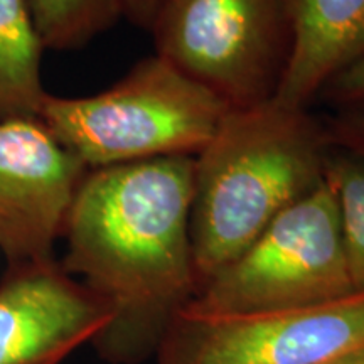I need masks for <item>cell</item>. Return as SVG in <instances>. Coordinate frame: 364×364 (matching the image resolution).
<instances>
[{
	"mask_svg": "<svg viewBox=\"0 0 364 364\" xmlns=\"http://www.w3.org/2000/svg\"><path fill=\"white\" fill-rule=\"evenodd\" d=\"M332 147L309 108H231L194 156L191 248L198 289L326 179Z\"/></svg>",
	"mask_w": 364,
	"mask_h": 364,
	"instance_id": "2",
	"label": "cell"
},
{
	"mask_svg": "<svg viewBox=\"0 0 364 364\" xmlns=\"http://www.w3.org/2000/svg\"><path fill=\"white\" fill-rule=\"evenodd\" d=\"M364 348V292L284 311L209 314L184 307L159 364H324Z\"/></svg>",
	"mask_w": 364,
	"mask_h": 364,
	"instance_id": "6",
	"label": "cell"
},
{
	"mask_svg": "<svg viewBox=\"0 0 364 364\" xmlns=\"http://www.w3.org/2000/svg\"><path fill=\"white\" fill-rule=\"evenodd\" d=\"M322 97L353 112L364 110V56L332 78Z\"/></svg>",
	"mask_w": 364,
	"mask_h": 364,
	"instance_id": "13",
	"label": "cell"
},
{
	"mask_svg": "<svg viewBox=\"0 0 364 364\" xmlns=\"http://www.w3.org/2000/svg\"><path fill=\"white\" fill-rule=\"evenodd\" d=\"M295 0H167L156 54L231 108L275 98L294 46Z\"/></svg>",
	"mask_w": 364,
	"mask_h": 364,
	"instance_id": "5",
	"label": "cell"
},
{
	"mask_svg": "<svg viewBox=\"0 0 364 364\" xmlns=\"http://www.w3.org/2000/svg\"><path fill=\"white\" fill-rule=\"evenodd\" d=\"M364 56V0H295L294 46L277 102L309 108L327 83Z\"/></svg>",
	"mask_w": 364,
	"mask_h": 364,
	"instance_id": "9",
	"label": "cell"
},
{
	"mask_svg": "<svg viewBox=\"0 0 364 364\" xmlns=\"http://www.w3.org/2000/svg\"><path fill=\"white\" fill-rule=\"evenodd\" d=\"M324 364H364V348L341 354V356L331 359Z\"/></svg>",
	"mask_w": 364,
	"mask_h": 364,
	"instance_id": "16",
	"label": "cell"
},
{
	"mask_svg": "<svg viewBox=\"0 0 364 364\" xmlns=\"http://www.w3.org/2000/svg\"><path fill=\"white\" fill-rule=\"evenodd\" d=\"M230 110L211 90L154 54L102 93H48L38 118L88 169H102L198 156Z\"/></svg>",
	"mask_w": 364,
	"mask_h": 364,
	"instance_id": "3",
	"label": "cell"
},
{
	"mask_svg": "<svg viewBox=\"0 0 364 364\" xmlns=\"http://www.w3.org/2000/svg\"><path fill=\"white\" fill-rule=\"evenodd\" d=\"M112 317L54 258L9 265L0 280V364H61L93 344Z\"/></svg>",
	"mask_w": 364,
	"mask_h": 364,
	"instance_id": "8",
	"label": "cell"
},
{
	"mask_svg": "<svg viewBox=\"0 0 364 364\" xmlns=\"http://www.w3.org/2000/svg\"><path fill=\"white\" fill-rule=\"evenodd\" d=\"M324 125L332 144L339 147L364 154V113H341L334 118H326Z\"/></svg>",
	"mask_w": 364,
	"mask_h": 364,
	"instance_id": "14",
	"label": "cell"
},
{
	"mask_svg": "<svg viewBox=\"0 0 364 364\" xmlns=\"http://www.w3.org/2000/svg\"><path fill=\"white\" fill-rule=\"evenodd\" d=\"M194 157L90 169L73 199L61 267L102 299L112 322L95 349L112 364L157 351L198 292L191 248Z\"/></svg>",
	"mask_w": 364,
	"mask_h": 364,
	"instance_id": "1",
	"label": "cell"
},
{
	"mask_svg": "<svg viewBox=\"0 0 364 364\" xmlns=\"http://www.w3.org/2000/svg\"><path fill=\"white\" fill-rule=\"evenodd\" d=\"M351 294L338 203L324 179L209 277L186 307L209 314L284 311Z\"/></svg>",
	"mask_w": 364,
	"mask_h": 364,
	"instance_id": "4",
	"label": "cell"
},
{
	"mask_svg": "<svg viewBox=\"0 0 364 364\" xmlns=\"http://www.w3.org/2000/svg\"><path fill=\"white\" fill-rule=\"evenodd\" d=\"M326 179L338 203L341 235L354 292H364V154L332 144Z\"/></svg>",
	"mask_w": 364,
	"mask_h": 364,
	"instance_id": "12",
	"label": "cell"
},
{
	"mask_svg": "<svg viewBox=\"0 0 364 364\" xmlns=\"http://www.w3.org/2000/svg\"><path fill=\"white\" fill-rule=\"evenodd\" d=\"M44 51L26 0H0V120L38 118Z\"/></svg>",
	"mask_w": 364,
	"mask_h": 364,
	"instance_id": "10",
	"label": "cell"
},
{
	"mask_svg": "<svg viewBox=\"0 0 364 364\" xmlns=\"http://www.w3.org/2000/svg\"><path fill=\"white\" fill-rule=\"evenodd\" d=\"M88 171L39 118L0 120V252L9 265L53 260Z\"/></svg>",
	"mask_w": 364,
	"mask_h": 364,
	"instance_id": "7",
	"label": "cell"
},
{
	"mask_svg": "<svg viewBox=\"0 0 364 364\" xmlns=\"http://www.w3.org/2000/svg\"><path fill=\"white\" fill-rule=\"evenodd\" d=\"M167 0H122V12L130 24L150 31Z\"/></svg>",
	"mask_w": 364,
	"mask_h": 364,
	"instance_id": "15",
	"label": "cell"
},
{
	"mask_svg": "<svg viewBox=\"0 0 364 364\" xmlns=\"http://www.w3.org/2000/svg\"><path fill=\"white\" fill-rule=\"evenodd\" d=\"M44 49L76 51L124 17L122 0H26Z\"/></svg>",
	"mask_w": 364,
	"mask_h": 364,
	"instance_id": "11",
	"label": "cell"
}]
</instances>
